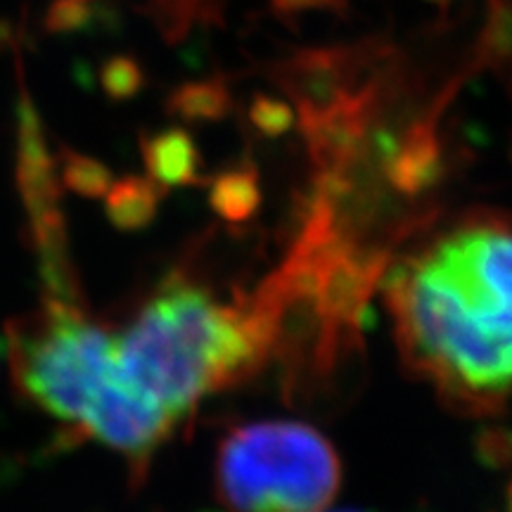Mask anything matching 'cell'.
I'll return each instance as SVG.
<instances>
[{
	"mask_svg": "<svg viewBox=\"0 0 512 512\" xmlns=\"http://www.w3.org/2000/svg\"><path fill=\"white\" fill-rule=\"evenodd\" d=\"M403 361L441 399L494 413L512 396V211H470L403 252L384 280Z\"/></svg>",
	"mask_w": 512,
	"mask_h": 512,
	"instance_id": "1",
	"label": "cell"
},
{
	"mask_svg": "<svg viewBox=\"0 0 512 512\" xmlns=\"http://www.w3.org/2000/svg\"><path fill=\"white\" fill-rule=\"evenodd\" d=\"M271 306L230 304L207 285L169 275L117 335V368L176 422L202 399L247 380L275 339Z\"/></svg>",
	"mask_w": 512,
	"mask_h": 512,
	"instance_id": "2",
	"label": "cell"
},
{
	"mask_svg": "<svg viewBox=\"0 0 512 512\" xmlns=\"http://www.w3.org/2000/svg\"><path fill=\"white\" fill-rule=\"evenodd\" d=\"M214 472L228 512H325L342 482L335 446L297 420L249 422L226 434Z\"/></svg>",
	"mask_w": 512,
	"mask_h": 512,
	"instance_id": "3",
	"label": "cell"
},
{
	"mask_svg": "<svg viewBox=\"0 0 512 512\" xmlns=\"http://www.w3.org/2000/svg\"><path fill=\"white\" fill-rule=\"evenodd\" d=\"M10 370L24 399L76 434L98 389L117 370V335L81 306L46 302L10 328Z\"/></svg>",
	"mask_w": 512,
	"mask_h": 512,
	"instance_id": "4",
	"label": "cell"
},
{
	"mask_svg": "<svg viewBox=\"0 0 512 512\" xmlns=\"http://www.w3.org/2000/svg\"><path fill=\"white\" fill-rule=\"evenodd\" d=\"M17 185L38 252V273L48 302L79 304L72 261L67 249V223L60 209L57 162L50 155L41 117L27 88L17 105Z\"/></svg>",
	"mask_w": 512,
	"mask_h": 512,
	"instance_id": "5",
	"label": "cell"
},
{
	"mask_svg": "<svg viewBox=\"0 0 512 512\" xmlns=\"http://www.w3.org/2000/svg\"><path fill=\"white\" fill-rule=\"evenodd\" d=\"M176 425L159 403L138 392L117 368L88 406L79 434L117 451L131 463L133 475L143 477L152 453L174 434Z\"/></svg>",
	"mask_w": 512,
	"mask_h": 512,
	"instance_id": "6",
	"label": "cell"
},
{
	"mask_svg": "<svg viewBox=\"0 0 512 512\" xmlns=\"http://www.w3.org/2000/svg\"><path fill=\"white\" fill-rule=\"evenodd\" d=\"M147 174L162 190L200 183L202 159L195 140L183 128H166L143 140Z\"/></svg>",
	"mask_w": 512,
	"mask_h": 512,
	"instance_id": "7",
	"label": "cell"
},
{
	"mask_svg": "<svg viewBox=\"0 0 512 512\" xmlns=\"http://www.w3.org/2000/svg\"><path fill=\"white\" fill-rule=\"evenodd\" d=\"M162 188L143 176H124L114 181L105 195L107 219L119 230L147 228L155 219Z\"/></svg>",
	"mask_w": 512,
	"mask_h": 512,
	"instance_id": "8",
	"label": "cell"
},
{
	"mask_svg": "<svg viewBox=\"0 0 512 512\" xmlns=\"http://www.w3.org/2000/svg\"><path fill=\"white\" fill-rule=\"evenodd\" d=\"M259 200L261 192L254 169L226 171L211 183V207L228 221H247L259 207Z\"/></svg>",
	"mask_w": 512,
	"mask_h": 512,
	"instance_id": "9",
	"label": "cell"
},
{
	"mask_svg": "<svg viewBox=\"0 0 512 512\" xmlns=\"http://www.w3.org/2000/svg\"><path fill=\"white\" fill-rule=\"evenodd\" d=\"M228 88L223 79L190 81L169 95V110L188 121H216L228 112Z\"/></svg>",
	"mask_w": 512,
	"mask_h": 512,
	"instance_id": "10",
	"label": "cell"
},
{
	"mask_svg": "<svg viewBox=\"0 0 512 512\" xmlns=\"http://www.w3.org/2000/svg\"><path fill=\"white\" fill-rule=\"evenodd\" d=\"M102 19H114L110 0H50L43 27L48 34L93 31Z\"/></svg>",
	"mask_w": 512,
	"mask_h": 512,
	"instance_id": "11",
	"label": "cell"
},
{
	"mask_svg": "<svg viewBox=\"0 0 512 512\" xmlns=\"http://www.w3.org/2000/svg\"><path fill=\"white\" fill-rule=\"evenodd\" d=\"M60 174H62L64 188H69L81 197H88V200L105 197L107 190H110V185L114 183L112 171L107 169L105 164L74 150L62 152Z\"/></svg>",
	"mask_w": 512,
	"mask_h": 512,
	"instance_id": "12",
	"label": "cell"
},
{
	"mask_svg": "<svg viewBox=\"0 0 512 512\" xmlns=\"http://www.w3.org/2000/svg\"><path fill=\"white\" fill-rule=\"evenodd\" d=\"M145 72L138 60L128 55H114L100 67V88L114 102L131 100L143 91Z\"/></svg>",
	"mask_w": 512,
	"mask_h": 512,
	"instance_id": "13",
	"label": "cell"
},
{
	"mask_svg": "<svg viewBox=\"0 0 512 512\" xmlns=\"http://www.w3.org/2000/svg\"><path fill=\"white\" fill-rule=\"evenodd\" d=\"M292 110L285 105L283 100L273 98H256L252 102V110H249V119L252 124L259 128L261 133H268V136H278L290 128L292 124Z\"/></svg>",
	"mask_w": 512,
	"mask_h": 512,
	"instance_id": "14",
	"label": "cell"
},
{
	"mask_svg": "<svg viewBox=\"0 0 512 512\" xmlns=\"http://www.w3.org/2000/svg\"><path fill=\"white\" fill-rule=\"evenodd\" d=\"M328 0H275V5L285 10H302V8H313V5H325Z\"/></svg>",
	"mask_w": 512,
	"mask_h": 512,
	"instance_id": "15",
	"label": "cell"
},
{
	"mask_svg": "<svg viewBox=\"0 0 512 512\" xmlns=\"http://www.w3.org/2000/svg\"><path fill=\"white\" fill-rule=\"evenodd\" d=\"M344 512H361V510H344Z\"/></svg>",
	"mask_w": 512,
	"mask_h": 512,
	"instance_id": "16",
	"label": "cell"
}]
</instances>
